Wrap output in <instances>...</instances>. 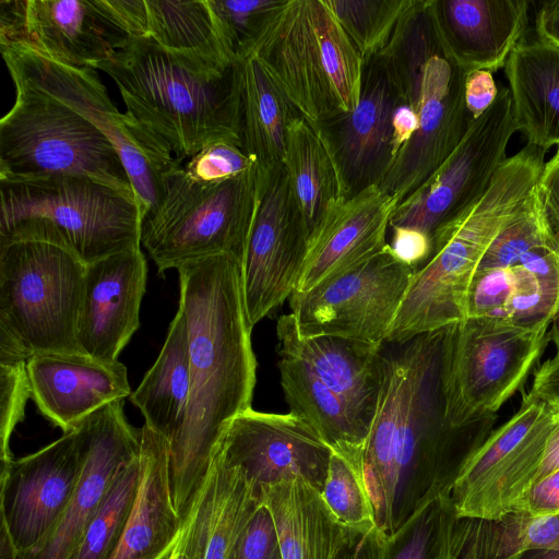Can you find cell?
<instances>
[{
	"instance_id": "cell-1",
	"label": "cell",
	"mask_w": 559,
	"mask_h": 559,
	"mask_svg": "<svg viewBox=\"0 0 559 559\" xmlns=\"http://www.w3.org/2000/svg\"><path fill=\"white\" fill-rule=\"evenodd\" d=\"M447 326L382 347V385L362 456L374 524L388 538L428 503L450 495L497 416L454 428L445 417Z\"/></svg>"
},
{
	"instance_id": "cell-2",
	"label": "cell",
	"mask_w": 559,
	"mask_h": 559,
	"mask_svg": "<svg viewBox=\"0 0 559 559\" xmlns=\"http://www.w3.org/2000/svg\"><path fill=\"white\" fill-rule=\"evenodd\" d=\"M177 271L191 382L183 423L169 442V477L175 508L185 522L227 427L251 408L257 359L241 263L231 255L217 254Z\"/></svg>"
},
{
	"instance_id": "cell-3",
	"label": "cell",
	"mask_w": 559,
	"mask_h": 559,
	"mask_svg": "<svg viewBox=\"0 0 559 559\" xmlns=\"http://www.w3.org/2000/svg\"><path fill=\"white\" fill-rule=\"evenodd\" d=\"M95 69L114 80L126 112L162 139L179 162L217 141L241 145L237 62L215 69L143 37L127 38Z\"/></svg>"
},
{
	"instance_id": "cell-4",
	"label": "cell",
	"mask_w": 559,
	"mask_h": 559,
	"mask_svg": "<svg viewBox=\"0 0 559 559\" xmlns=\"http://www.w3.org/2000/svg\"><path fill=\"white\" fill-rule=\"evenodd\" d=\"M545 150L526 144L507 158L485 194L442 224L416 270L385 343H402L467 317V294L488 247L526 204L545 165Z\"/></svg>"
},
{
	"instance_id": "cell-5",
	"label": "cell",
	"mask_w": 559,
	"mask_h": 559,
	"mask_svg": "<svg viewBox=\"0 0 559 559\" xmlns=\"http://www.w3.org/2000/svg\"><path fill=\"white\" fill-rule=\"evenodd\" d=\"M86 264L49 224L0 230V359L84 353L79 341Z\"/></svg>"
},
{
	"instance_id": "cell-6",
	"label": "cell",
	"mask_w": 559,
	"mask_h": 559,
	"mask_svg": "<svg viewBox=\"0 0 559 559\" xmlns=\"http://www.w3.org/2000/svg\"><path fill=\"white\" fill-rule=\"evenodd\" d=\"M248 55L313 128L359 103L364 60L326 0H278Z\"/></svg>"
},
{
	"instance_id": "cell-7",
	"label": "cell",
	"mask_w": 559,
	"mask_h": 559,
	"mask_svg": "<svg viewBox=\"0 0 559 559\" xmlns=\"http://www.w3.org/2000/svg\"><path fill=\"white\" fill-rule=\"evenodd\" d=\"M258 165L235 178L201 183L180 165L169 171L157 205L142 221L141 246L158 273L217 254L242 266L255 214Z\"/></svg>"
},
{
	"instance_id": "cell-8",
	"label": "cell",
	"mask_w": 559,
	"mask_h": 559,
	"mask_svg": "<svg viewBox=\"0 0 559 559\" xmlns=\"http://www.w3.org/2000/svg\"><path fill=\"white\" fill-rule=\"evenodd\" d=\"M15 99L0 120V180L86 177L134 195L109 140L57 99L13 83Z\"/></svg>"
},
{
	"instance_id": "cell-9",
	"label": "cell",
	"mask_w": 559,
	"mask_h": 559,
	"mask_svg": "<svg viewBox=\"0 0 559 559\" xmlns=\"http://www.w3.org/2000/svg\"><path fill=\"white\" fill-rule=\"evenodd\" d=\"M13 83L33 87L64 104L93 123L117 151L143 217L162 197L165 176L182 165L167 144L111 102L96 69L55 62L17 44L0 41Z\"/></svg>"
},
{
	"instance_id": "cell-10",
	"label": "cell",
	"mask_w": 559,
	"mask_h": 559,
	"mask_svg": "<svg viewBox=\"0 0 559 559\" xmlns=\"http://www.w3.org/2000/svg\"><path fill=\"white\" fill-rule=\"evenodd\" d=\"M547 330L491 317L448 325L442 383L449 424L463 428L497 416L542 356Z\"/></svg>"
},
{
	"instance_id": "cell-11",
	"label": "cell",
	"mask_w": 559,
	"mask_h": 559,
	"mask_svg": "<svg viewBox=\"0 0 559 559\" xmlns=\"http://www.w3.org/2000/svg\"><path fill=\"white\" fill-rule=\"evenodd\" d=\"M0 229L25 219L58 230L87 265L141 247L143 213L136 197L86 177L0 180Z\"/></svg>"
},
{
	"instance_id": "cell-12",
	"label": "cell",
	"mask_w": 559,
	"mask_h": 559,
	"mask_svg": "<svg viewBox=\"0 0 559 559\" xmlns=\"http://www.w3.org/2000/svg\"><path fill=\"white\" fill-rule=\"evenodd\" d=\"M556 408L530 392L463 465L450 492L457 518L499 519L521 510L536 481Z\"/></svg>"
},
{
	"instance_id": "cell-13",
	"label": "cell",
	"mask_w": 559,
	"mask_h": 559,
	"mask_svg": "<svg viewBox=\"0 0 559 559\" xmlns=\"http://www.w3.org/2000/svg\"><path fill=\"white\" fill-rule=\"evenodd\" d=\"M414 272L388 243L360 264L295 290L288 299L298 332L383 345Z\"/></svg>"
},
{
	"instance_id": "cell-14",
	"label": "cell",
	"mask_w": 559,
	"mask_h": 559,
	"mask_svg": "<svg viewBox=\"0 0 559 559\" xmlns=\"http://www.w3.org/2000/svg\"><path fill=\"white\" fill-rule=\"evenodd\" d=\"M515 131L511 92L501 87L443 164L397 204L390 227L416 228L432 238L442 224L485 194L507 159L506 148Z\"/></svg>"
},
{
	"instance_id": "cell-15",
	"label": "cell",
	"mask_w": 559,
	"mask_h": 559,
	"mask_svg": "<svg viewBox=\"0 0 559 559\" xmlns=\"http://www.w3.org/2000/svg\"><path fill=\"white\" fill-rule=\"evenodd\" d=\"M255 214L242 263V289L253 328L295 292L308 233L282 163L258 165Z\"/></svg>"
},
{
	"instance_id": "cell-16",
	"label": "cell",
	"mask_w": 559,
	"mask_h": 559,
	"mask_svg": "<svg viewBox=\"0 0 559 559\" xmlns=\"http://www.w3.org/2000/svg\"><path fill=\"white\" fill-rule=\"evenodd\" d=\"M84 420L37 452L1 464V526L17 552L40 544L66 510L81 475Z\"/></svg>"
},
{
	"instance_id": "cell-17",
	"label": "cell",
	"mask_w": 559,
	"mask_h": 559,
	"mask_svg": "<svg viewBox=\"0 0 559 559\" xmlns=\"http://www.w3.org/2000/svg\"><path fill=\"white\" fill-rule=\"evenodd\" d=\"M466 75L444 50L438 36L437 46L424 64L418 84L414 107L418 129L379 186L397 203L419 188L443 164L474 121L465 104Z\"/></svg>"
},
{
	"instance_id": "cell-18",
	"label": "cell",
	"mask_w": 559,
	"mask_h": 559,
	"mask_svg": "<svg viewBox=\"0 0 559 559\" xmlns=\"http://www.w3.org/2000/svg\"><path fill=\"white\" fill-rule=\"evenodd\" d=\"M127 38L103 0H0V41L55 62L95 69Z\"/></svg>"
},
{
	"instance_id": "cell-19",
	"label": "cell",
	"mask_w": 559,
	"mask_h": 559,
	"mask_svg": "<svg viewBox=\"0 0 559 559\" xmlns=\"http://www.w3.org/2000/svg\"><path fill=\"white\" fill-rule=\"evenodd\" d=\"M225 462L261 489L301 479L322 492L332 450L292 413L252 408L235 417L219 443Z\"/></svg>"
},
{
	"instance_id": "cell-20",
	"label": "cell",
	"mask_w": 559,
	"mask_h": 559,
	"mask_svg": "<svg viewBox=\"0 0 559 559\" xmlns=\"http://www.w3.org/2000/svg\"><path fill=\"white\" fill-rule=\"evenodd\" d=\"M402 102L391 64L378 55L364 61L357 107L314 128L333 155L346 199L384 180L393 164V114Z\"/></svg>"
},
{
	"instance_id": "cell-21",
	"label": "cell",
	"mask_w": 559,
	"mask_h": 559,
	"mask_svg": "<svg viewBox=\"0 0 559 559\" xmlns=\"http://www.w3.org/2000/svg\"><path fill=\"white\" fill-rule=\"evenodd\" d=\"M86 443L75 490L51 533L17 559H72L78 545L118 473L140 452L141 429L126 419L123 401L110 403L84 420Z\"/></svg>"
},
{
	"instance_id": "cell-22",
	"label": "cell",
	"mask_w": 559,
	"mask_h": 559,
	"mask_svg": "<svg viewBox=\"0 0 559 559\" xmlns=\"http://www.w3.org/2000/svg\"><path fill=\"white\" fill-rule=\"evenodd\" d=\"M147 266L141 247L86 265L79 318L85 354L116 361L140 326Z\"/></svg>"
},
{
	"instance_id": "cell-23",
	"label": "cell",
	"mask_w": 559,
	"mask_h": 559,
	"mask_svg": "<svg viewBox=\"0 0 559 559\" xmlns=\"http://www.w3.org/2000/svg\"><path fill=\"white\" fill-rule=\"evenodd\" d=\"M31 397L63 433L104 406L130 397L126 366L83 353H47L27 359Z\"/></svg>"
},
{
	"instance_id": "cell-24",
	"label": "cell",
	"mask_w": 559,
	"mask_h": 559,
	"mask_svg": "<svg viewBox=\"0 0 559 559\" xmlns=\"http://www.w3.org/2000/svg\"><path fill=\"white\" fill-rule=\"evenodd\" d=\"M378 186L338 201L310 236L296 292H306L380 252L397 206Z\"/></svg>"
},
{
	"instance_id": "cell-25",
	"label": "cell",
	"mask_w": 559,
	"mask_h": 559,
	"mask_svg": "<svg viewBox=\"0 0 559 559\" xmlns=\"http://www.w3.org/2000/svg\"><path fill=\"white\" fill-rule=\"evenodd\" d=\"M277 347L299 358L370 431L382 385V347L338 336H302L292 313L276 323Z\"/></svg>"
},
{
	"instance_id": "cell-26",
	"label": "cell",
	"mask_w": 559,
	"mask_h": 559,
	"mask_svg": "<svg viewBox=\"0 0 559 559\" xmlns=\"http://www.w3.org/2000/svg\"><path fill=\"white\" fill-rule=\"evenodd\" d=\"M525 0H431L438 36L466 72L504 68L528 24Z\"/></svg>"
},
{
	"instance_id": "cell-27",
	"label": "cell",
	"mask_w": 559,
	"mask_h": 559,
	"mask_svg": "<svg viewBox=\"0 0 559 559\" xmlns=\"http://www.w3.org/2000/svg\"><path fill=\"white\" fill-rule=\"evenodd\" d=\"M139 464L136 493L110 559H165L182 530L171 495L169 441L145 424L141 428Z\"/></svg>"
},
{
	"instance_id": "cell-28",
	"label": "cell",
	"mask_w": 559,
	"mask_h": 559,
	"mask_svg": "<svg viewBox=\"0 0 559 559\" xmlns=\"http://www.w3.org/2000/svg\"><path fill=\"white\" fill-rule=\"evenodd\" d=\"M118 15L129 38L148 37L173 53L215 69L236 63L209 0H120Z\"/></svg>"
},
{
	"instance_id": "cell-29",
	"label": "cell",
	"mask_w": 559,
	"mask_h": 559,
	"mask_svg": "<svg viewBox=\"0 0 559 559\" xmlns=\"http://www.w3.org/2000/svg\"><path fill=\"white\" fill-rule=\"evenodd\" d=\"M262 503L260 491L219 450L180 536L197 559H233L240 535Z\"/></svg>"
},
{
	"instance_id": "cell-30",
	"label": "cell",
	"mask_w": 559,
	"mask_h": 559,
	"mask_svg": "<svg viewBox=\"0 0 559 559\" xmlns=\"http://www.w3.org/2000/svg\"><path fill=\"white\" fill-rule=\"evenodd\" d=\"M516 131L527 144L559 146V50L538 39L520 43L504 66Z\"/></svg>"
},
{
	"instance_id": "cell-31",
	"label": "cell",
	"mask_w": 559,
	"mask_h": 559,
	"mask_svg": "<svg viewBox=\"0 0 559 559\" xmlns=\"http://www.w3.org/2000/svg\"><path fill=\"white\" fill-rule=\"evenodd\" d=\"M283 559H335L346 534L321 492L301 479L261 489Z\"/></svg>"
},
{
	"instance_id": "cell-32",
	"label": "cell",
	"mask_w": 559,
	"mask_h": 559,
	"mask_svg": "<svg viewBox=\"0 0 559 559\" xmlns=\"http://www.w3.org/2000/svg\"><path fill=\"white\" fill-rule=\"evenodd\" d=\"M276 350L281 385L289 413L308 424L332 452L345 457L362 472L369 430L299 358Z\"/></svg>"
},
{
	"instance_id": "cell-33",
	"label": "cell",
	"mask_w": 559,
	"mask_h": 559,
	"mask_svg": "<svg viewBox=\"0 0 559 559\" xmlns=\"http://www.w3.org/2000/svg\"><path fill=\"white\" fill-rule=\"evenodd\" d=\"M242 151L258 165L283 162L287 127L299 116L254 55L237 61Z\"/></svg>"
},
{
	"instance_id": "cell-34",
	"label": "cell",
	"mask_w": 559,
	"mask_h": 559,
	"mask_svg": "<svg viewBox=\"0 0 559 559\" xmlns=\"http://www.w3.org/2000/svg\"><path fill=\"white\" fill-rule=\"evenodd\" d=\"M282 164L304 218L308 240L345 194L333 155L321 133L300 116L287 127Z\"/></svg>"
},
{
	"instance_id": "cell-35",
	"label": "cell",
	"mask_w": 559,
	"mask_h": 559,
	"mask_svg": "<svg viewBox=\"0 0 559 559\" xmlns=\"http://www.w3.org/2000/svg\"><path fill=\"white\" fill-rule=\"evenodd\" d=\"M190 382L188 329L178 309L157 359L129 397L145 425L169 442L183 423Z\"/></svg>"
},
{
	"instance_id": "cell-36",
	"label": "cell",
	"mask_w": 559,
	"mask_h": 559,
	"mask_svg": "<svg viewBox=\"0 0 559 559\" xmlns=\"http://www.w3.org/2000/svg\"><path fill=\"white\" fill-rule=\"evenodd\" d=\"M535 550L559 551V514L459 518L456 559H518Z\"/></svg>"
},
{
	"instance_id": "cell-37",
	"label": "cell",
	"mask_w": 559,
	"mask_h": 559,
	"mask_svg": "<svg viewBox=\"0 0 559 559\" xmlns=\"http://www.w3.org/2000/svg\"><path fill=\"white\" fill-rule=\"evenodd\" d=\"M457 522L450 495L438 497L386 538L384 559H456Z\"/></svg>"
},
{
	"instance_id": "cell-38",
	"label": "cell",
	"mask_w": 559,
	"mask_h": 559,
	"mask_svg": "<svg viewBox=\"0 0 559 559\" xmlns=\"http://www.w3.org/2000/svg\"><path fill=\"white\" fill-rule=\"evenodd\" d=\"M362 60L379 55L417 0H326Z\"/></svg>"
},
{
	"instance_id": "cell-39",
	"label": "cell",
	"mask_w": 559,
	"mask_h": 559,
	"mask_svg": "<svg viewBox=\"0 0 559 559\" xmlns=\"http://www.w3.org/2000/svg\"><path fill=\"white\" fill-rule=\"evenodd\" d=\"M139 455L118 473L107 497L90 521L72 559H110L115 552L139 483Z\"/></svg>"
},
{
	"instance_id": "cell-40",
	"label": "cell",
	"mask_w": 559,
	"mask_h": 559,
	"mask_svg": "<svg viewBox=\"0 0 559 559\" xmlns=\"http://www.w3.org/2000/svg\"><path fill=\"white\" fill-rule=\"evenodd\" d=\"M321 495L343 526L358 528L376 525L362 472L337 453L332 452Z\"/></svg>"
},
{
	"instance_id": "cell-41",
	"label": "cell",
	"mask_w": 559,
	"mask_h": 559,
	"mask_svg": "<svg viewBox=\"0 0 559 559\" xmlns=\"http://www.w3.org/2000/svg\"><path fill=\"white\" fill-rule=\"evenodd\" d=\"M278 0H209L219 34L237 62L245 58Z\"/></svg>"
},
{
	"instance_id": "cell-42",
	"label": "cell",
	"mask_w": 559,
	"mask_h": 559,
	"mask_svg": "<svg viewBox=\"0 0 559 559\" xmlns=\"http://www.w3.org/2000/svg\"><path fill=\"white\" fill-rule=\"evenodd\" d=\"M547 243L550 245L538 221L532 191L524 207L492 240L476 271L510 267L527 251Z\"/></svg>"
},
{
	"instance_id": "cell-43",
	"label": "cell",
	"mask_w": 559,
	"mask_h": 559,
	"mask_svg": "<svg viewBox=\"0 0 559 559\" xmlns=\"http://www.w3.org/2000/svg\"><path fill=\"white\" fill-rule=\"evenodd\" d=\"M26 359H0V461L12 460L10 438L15 426L24 419L31 397Z\"/></svg>"
},
{
	"instance_id": "cell-44",
	"label": "cell",
	"mask_w": 559,
	"mask_h": 559,
	"mask_svg": "<svg viewBox=\"0 0 559 559\" xmlns=\"http://www.w3.org/2000/svg\"><path fill=\"white\" fill-rule=\"evenodd\" d=\"M258 164L241 148V145L231 141L214 142L194 156L183 169L187 175L201 183L222 182L240 176Z\"/></svg>"
},
{
	"instance_id": "cell-45",
	"label": "cell",
	"mask_w": 559,
	"mask_h": 559,
	"mask_svg": "<svg viewBox=\"0 0 559 559\" xmlns=\"http://www.w3.org/2000/svg\"><path fill=\"white\" fill-rule=\"evenodd\" d=\"M512 290L511 267L478 270L467 294V317H503Z\"/></svg>"
},
{
	"instance_id": "cell-46",
	"label": "cell",
	"mask_w": 559,
	"mask_h": 559,
	"mask_svg": "<svg viewBox=\"0 0 559 559\" xmlns=\"http://www.w3.org/2000/svg\"><path fill=\"white\" fill-rule=\"evenodd\" d=\"M233 559H283L274 521L263 503L245 526Z\"/></svg>"
},
{
	"instance_id": "cell-47",
	"label": "cell",
	"mask_w": 559,
	"mask_h": 559,
	"mask_svg": "<svg viewBox=\"0 0 559 559\" xmlns=\"http://www.w3.org/2000/svg\"><path fill=\"white\" fill-rule=\"evenodd\" d=\"M536 214L549 243L559 251V146L533 189Z\"/></svg>"
},
{
	"instance_id": "cell-48",
	"label": "cell",
	"mask_w": 559,
	"mask_h": 559,
	"mask_svg": "<svg viewBox=\"0 0 559 559\" xmlns=\"http://www.w3.org/2000/svg\"><path fill=\"white\" fill-rule=\"evenodd\" d=\"M392 238L389 243L394 255L414 269L421 267L429 259L432 251V238L416 228L393 226Z\"/></svg>"
},
{
	"instance_id": "cell-49",
	"label": "cell",
	"mask_w": 559,
	"mask_h": 559,
	"mask_svg": "<svg viewBox=\"0 0 559 559\" xmlns=\"http://www.w3.org/2000/svg\"><path fill=\"white\" fill-rule=\"evenodd\" d=\"M386 537L376 526L346 527L335 559H384Z\"/></svg>"
},
{
	"instance_id": "cell-50",
	"label": "cell",
	"mask_w": 559,
	"mask_h": 559,
	"mask_svg": "<svg viewBox=\"0 0 559 559\" xmlns=\"http://www.w3.org/2000/svg\"><path fill=\"white\" fill-rule=\"evenodd\" d=\"M520 511L535 516L559 514V468L539 477L532 485Z\"/></svg>"
},
{
	"instance_id": "cell-51",
	"label": "cell",
	"mask_w": 559,
	"mask_h": 559,
	"mask_svg": "<svg viewBox=\"0 0 559 559\" xmlns=\"http://www.w3.org/2000/svg\"><path fill=\"white\" fill-rule=\"evenodd\" d=\"M498 87L492 74L486 70L467 73L465 80V104L473 119L480 117L495 102Z\"/></svg>"
},
{
	"instance_id": "cell-52",
	"label": "cell",
	"mask_w": 559,
	"mask_h": 559,
	"mask_svg": "<svg viewBox=\"0 0 559 559\" xmlns=\"http://www.w3.org/2000/svg\"><path fill=\"white\" fill-rule=\"evenodd\" d=\"M530 393L559 406V358L552 357L537 369Z\"/></svg>"
},
{
	"instance_id": "cell-53",
	"label": "cell",
	"mask_w": 559,
	"mask_h": 559,
	"mask_svg": "<svg viewBox=\"0 0 559 559\" xmlns=\"http://www.w3.org/2000/svg\"><path fill=\"white\" fill-rule=\"evenodd\" d=\"M417 129L418 118L415 110L405 102L400 103L393 114V163L403 147L412 140Z\"/></svg>"
},
{
	"instance_id": "cell-54",
	"label": "cell",
	"mask_w": 559,
	"mask_h": 559,
	"mask_svg": "<svg viewBox=\"0 0 559 559\" xmlns=\"http://www.w3.org/2000/svg\"><path fill=\"white\" fill-rule=\"evenodd\" d=\"M538 40L559 50V0L546 1L536 13Z\"/></svg>"
},
{
	"instance_id": "cell-55",
	"label": "cell",
	"mask_w": 559,
	"mask_h": 559,
	"mask_svg": "<svg viewBox=\"0 0 559 559\" xmlns=\"http://www.w3.org/2000/svg\"><path fill=\"white\" fill-rule=\"evenodd\" d=\"M552 406L556 408L555 424L546 443L537 479L559 468V406Z\"/></svg>"
},
{
	"instance_id": "cell-56",
	"label": "cell",
	"mask_w": 559,
	"mask_h": 559,
	"mask_svg": "<svg viewBox=\"0 0 559 559\" xmlns=\"http://www.w3.org/2000/svg\"><path fill=\"white\" fill-rule=\"evenodd\" d=\"M0 559H17V550L3 526L0 528Z\"/></svg>"
},
{
	"instance_id": "cell-57",
	"label": "cell",
	"mask_w": 559,
	"mask_h": 559,
	"mask_svg": "<svg viewBox=\"0 0 559 559\" xmlns=\"http://www.w3.org/2000/svg\"><path fill=\"white\" fill-rule=\"evenodd\" d=\"M166 559H197V557L179 536L174 549Z\"/></svg>"
},
{
	"instance_id": "cell-58",
	"label": "cell",
	"mask_w": 559,
	"mask_h": 559,
	"mask_svg": "<svg viewBox=\"0 0 559 559\" xmlns=\"http://www.w3.org/2000/svg\"><path fill=\"white\" fill-rule=\"evenodd\" d=\"M520 559H559L557 550H535L524 554Z\"/></svg>"
},
{
	"instance_id": "cell-59",
	"label": "cell",
	"mask_w": 559,
	"mask_h": 559,
	"mask_svg": "<svg viewBox=\"0 0 559 559\" xmlns=\"http://www.w3.org/2000/svg\"><path fill=\"white\" fill-rule=\"evenodd\" d=\"M551 330L548 333L549 340H551L556 346V355L555 357L559 358V310L555 314L551 321Z\"/></svg>"
},
{
	"instance_id": "cell-60",
	"label": "cell",
	"mask_w": 559,
	"mask_h": 559,
	"mask_svg": "<svg viewBox=\"0 0 559 559\" xmlns=\"http://www.w3.org/2000/svg\"><path fill=\"white\" fill-rule=\"evenodd\" d=\"M520 558H521V557H520ZM520 558H518V559H520Z\"/></svg>"
}]
</instances>
